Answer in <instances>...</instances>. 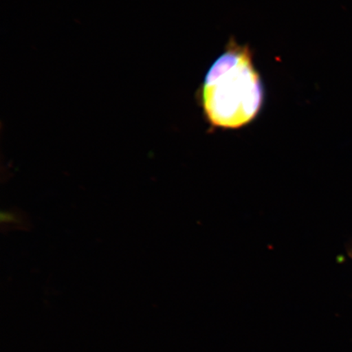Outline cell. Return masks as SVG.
I'll list each match as a JSON object with an SVG mask.
<instances>
[{"instance_id":"cell-1","label":"cell","mask_w":352,"mask_h":352,"mask_svg":"<svg viewBox=\"0 0 352 352\" xmlns=\"http://www.w3.org/2000/svg\"><path fill=\"white\" fill-rule=\"evenodd\" d=\"M199 98L204 117L214 129H239L257 118L264 91L249 46L231 39L206 74Z\"/></svg>"},{"instance_id":"cell-2","label":"cell","mask_w":352,"mask_h":352,"mask_svg":"<svg viewBox=\"0 0 352 352\" xmlns=\"http://www.w3.org/2000/svg\"><path fill=\"white\" fill-rule=\"evenodd\" d=\"M1 223L15 226V224L21 223V219L15 213L11 212V211H2Z\"/></svg>"}]
</instances>
